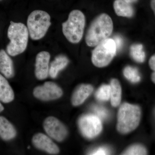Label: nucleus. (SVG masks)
Segmentation results:
<instances>
[{
    "instance_id": "1",
    "label": "nucleus",
    "mask_w": 155,
    "mask_h": 155,
    "mask_svg": "<svg viewBox=\"0 0 155 155\" xmlns=\"http://www.w3.org/2000/svg\"><path fill=\"white\" fill-rule=\"evenodd\" d=\"M113 20L108 14H102L96 17L89 27L85 41L90 47H95L109 38L113 32Z\"/></svg>"
},
{
    "instance_id": "21",
    "label": "nucleus",
    "mask_w": 155,
    "mask_h": 155,
    "mask_svg": "<svg viewBox=\"0 0 155 155\" xmlns=\"http://www.w3.org/2000/svg\"><path fill=\"white\" fill-rule=\"evenodd\" d=\"M96 98L100 101H105L110 98V85L103 84L95 93Z\"/></svg>"
},
{
    "instance_id": "22",
    "label": "nucleus",
    "mask_w": 155,
    "mask_h": 155,
    "mask_svg": "<svg viewBox=\"0 0 155 155\" xmlns=\"http://www.w3.org/2000/svg\"><path fill=\"white\" fill-rule=\"evenodd\" d=\"M147 154L146 149L143 146L140 144H135L128 148L122 154L143 155H146Z\"/></svg>"
},
{
    "instance_id": "15",
    "label": "nucleus",
    "mask_w": 155,
    "mask_h": 155,
    "mask_svg": "<svg viewBox=\"0 0 155 155\" xmlns=\"http://www.w3.org/2000/svg\"><path fill=\"white\" fill-rule=\"evenodd\" d=\"M14 98L13 89L5 78L0 74V101L3 103H9Z\"/></svg>"
},
{
    "instance_id": "12",
    "label": "nucleus",
    "mask_w": 155,
    "mask_h": 155,
    "mask_svg": "<svg viewBox=\"0 0 155 155\" xmlns=\"http://www.w3.org/2000/svg\"><path fill=\"white\" fill-rule=\"evenodd\" d=\"M93 90V87L90 84H82L79 85L72 94V105L78 106L82 104L90 95Z\"/></svg>"
},
{
    "instance_id": "18",
    "label": "nucleus",
    "mask_w": 155,
    "mask_h": 155,
    "mask_svg": "<svg viewBox=\"0 0 155 155\" xmlns=\"http://www.w3.org/2000/svg\"><path fill=\"white\" fill-rule=\"evenodd\" d=\"M110 99L112 105L116 107L119 105L121 101L122 88L119 81L113 79L111 81Z\"/></svg>"
},
{
    "instance_id": "10",
    "label": "nucleus",
    "mask_w": 155,
    "mask_h": 155,
    "mask_svg": "<svg viewBox=\"0 0 155 155\" xmlns=\"http://www.w3.org/2000/svg\"><path fill=\"white\" fill-rule=\"evenodd\" d=\"M51 58L49 53L43 51L38 53L35 59V75L38 80H44L49 74V64Z\"/></svg>"
},
{
    "instance_id": "9",
    "label": "nucleus",
    "mask_w": 155,
    "mask_h": 155,
    "mask_svg": "<svg viewBox=\"0 0 155 155\" xmlns=\"http://www.w3.org/2000/svg\"><path fill=\"white\" fill-rule=\"evenodd\" d=\"M43 126L48 135L56 141H62L67 137V128L55 117L49 116L47 118L44 122Z\"/></svg>"
},
{
    "instance_id": "17",
    "label": "nucleus",
    "mask_w": 155,
    "mask_h": 155,
    "mask_svg": "<svg viewBox=\"0 0 155 155\" xmlns=\"http://www.w3.org/2000/svg\"><path fill=\"white\" fill-rule=\"evenodd\" d=\"M69 60L66 56L61 55L57 56L50 65L49 74L52 78H56L58 73L68 65Z\"/></svg>"
},
{
    "instance_id": "8",
    "label": "nucleus",
    "mask_w": 155,
    "mask_h": 155,
    "mask_svg": "<svg viewBox=\"0 0 155 155\" xmlns=\"http://www.w3.org/2000/svg\"><path fill=\"white\" fill-rule=\"evenodd\" d=\"M33 93L34 96L38 99L50 101L61 97L63 95V91L56 83L47 81L41 86L35 87Z\"/></svg>"
},
{
    "instance_id": "14",
    "label": "nucleus",
    "mask_w": 155,
    "mask_h": 155,
    "mask_svg": "<svg viewBox=\"0 0 155 155\" xmlns=\"http://www.w3.org/2000/svg\"><path fill=\"white\" fill-rule=\"evenodd\" d=\"M17 135L14 125L5 117L0 116V137L5 140L13 139Z\"/></svg>"
},
{
    "instance_id": "27",
    "label": "nucleus",
    "mask_w": 155,
    "mask_h": 155,
    "mask_svg": "<svg viewBox=\"0 0 155 155\" xmlns=\"http://www.w3.org/2000/svg\"><path fill=\"white\" fill-rule=\"evenodd\" d=\"M150 5L151 8L155 14V0H151L150 2Z\"/></svg>"
},
{
    "instance_id": "16",
    "label": "nucleus",
    "mask_w": 155,
    "mask_h": 155,
    "mask_svg": "<svg viewBox=\"0 0 155 155\" xmlns=\"http://www.w3.org/2000/svg\"><path fill=\"white\" fill-rule=\"evenodd\" d=\"M114 8L117 16L126 17H131L133 16L134 11L131 4L124 0H115Z\"/></svg>"
},
{
    "instance_id": "13",
    "label": "nucleus",
    "mask_w": 155,
    "mask_h": 155,
    "mask_svg": "<svg viewBox=\"0 0 155 155\" xmlns=\"http://www.w3.org/2000/svg\"><path fill=\"white\" fill-rule=\"evenodd\" d=\"M0 72L8 78L14 77V75L13 61L4 49L0 50Z\"/></svg>"
},
{
    "instance_id": "6",
    "label": "nucleus",
    "mask_w": 155,
    "mask_h": 155,
    "mask_svg": "<svg viewBox=\"0 0 155 155\" xmlns=\"http://www.w3.org/2000/svg\"><path fill=\"white\" fill-rule=\"evenodd\" d=\"M117 49L113 39L108 38L96 46L92 53L91 61L96 67H105L116 55Z\"/></svg>"
},
{
    "instance_id": "23",
    "label": "nucleus",
    "mask_w": 155,
    "mask_h": 155,
    "mask_svg": "<svg viewBox=\"0 0 155 155\" xmlns=\"http://www.w3.org/2000/svg\"><path fill=\"white\" fill-rule=\"evenodd\" d=\"M93 110L95 116H97L100 119H106L108 116V111L102 107L96 106L94 107Z\"/></svg>"
},
{
    "instance_id": "28",
    "label": "nucleus",
    "mask_w": 155,
    "mask_h": 155,
    "mask_svg": "<svg viewBox=\"0 0 155 155\" xmlns=\"http://www.w3.org/2000/svg\"><path fill=\"white\" fill-rule=\"evenodd\" d=\"M124 1L127 2L131 4V3L136 2L137 0H124Z\"/></svg>"
},
{
    "instance_id": "19",
    "label": "nucleus",
    "mask_w": 155,
    "mask_h": 155,
    "mask_svg": "<svg viewBox=\"0 0 155 155\" xmlns=\"http://www.w3.org/2000/svg\"><path fill=\"white\" fill-rule=\"evenodd\" d=\"M130 54L134 60L138 63H143L145 59V53L143 50V46L140 44H135L131 46Z\"/></svg>"
},
{
    "instance_id": "24",
    "label": "nucleus",
    "mask_w": 155,
    "mask_h": 155,
    "mask_svg": "<svg viewBox=\"0 0 155 155\" xmlns=\"http://www.w3.org/2000/svg\"><path fill=\"white\" fill-rule=\"evenodd\" d=\"M149 64L150 68L153 71L152 74L151 79L153 82L155 84V54L152 56L150 58Z\"/></svg>"
},
{
    "instance_id": "31",
    "label": "nucleus",
    "mask_w": 155,
    "mask_h": 155,
    "mask_svg": "<svg viewBox=\"0 0 155 155\" xmlns=\"http://www.w3.org/2000/svg\"><path fill=\"white\" fill-rule=\"evenodd\" d=\"M0 1H1V0H0Z\"/></svg>"
},
{
    "instance_id": "4",
    "label": "nucleus",
    "mask_w": 155,
    "mask_h": 155,
    "mask_svg": "<svg viewBox=\"0 0 155 155\" xmlns=\"http://www.w3.org/2000/svg\"><path fill=\"white\" fill-rule=\"evenodd\" d=\"M85 24V16L81 11H71L67 21L62 24L64 36L71 43H78L83 37Z\"/></svg>"
},
{
    "instance_id": "2",
    "label": "nucleus",
    "mask_w": 155,
    "mask_h": 155,
    "mask_svg": "<svg viewBox=\"0 0 155 155\" xmlns=\"http://www.w3.org/2000/svg\"><path fill=\"white\" fill-rule=\"evenodd\" d=\"M28 28L21 22L11 21L8 30L10 42L6 47L9 55L15 57L24 52L28 43Z\"/></svg>"
},
{
    "instance_id": "20",
    "label": "nucleus",
    "mask_w": 155,
    "mask_h": 155,
    "mask_svg": "<svg viewBox=\"0 0 155 155\" xmlns=\"http://www.w3.org/2000/svg\"><path fill=\"white\" fill-rule=\"evenodd\" d=\"M123 74L127 80L133 83H137L140 80L139 72L137 69L134 67H126L124 69Z\"/></svg>"
},
{
    "instance_id": "3",
    "label": "nucleus",
    "mask_w": 155,
    "mask_h": 155,
    "mask_svg": "<svg viewBox=\"0 0 155 155\" xmlns=\"http://www.w3.org/2000/svg\"><path fill=\"white\" fill-rule=\"evenodd\" d=\"M141 118V110L138 106L124 103L120 107L118 114L117 130L125 134L137 127Z\"/></svg>"
},
{
    "instance_id": "26",
    "label": "nucleus",
    "mask_w": 155,
    "mask_h": 155,
    "mask_svg": "<svg viewBox=\"0 0 155 155\" xmlns=\"http://www.w3.org/2000/svg\"><path fill=\"white\" fill-rule=\"evenodd\" d=\"M91 155H107L109 154V151L105 148H100L94 152L92 153Z\"/></svg>"
},
{
    "instance_id": "7",
    "label": "nucleus",
    "mask_w": 155,
    "mask_h": 155,
    "mask_svg": "<svg viewBox=\"0 0 155 155\" xmlns=\"http://www.w3.org/2000/svg\"><path fill=\"white\" fill-rule=\"evenodd\" d=\"M78 125L83 135L89 139L96 137L102 130L101 119L95 115L82 116L79 119Z\"/></svg>"
},
{
    "instance_id": "30",
    "label": "nucleus",
    "mask_w": 155,
    "mask_h": 155,
    "mask_svg": "<svg viewBox=\"0 0 155 155\" xmlns=\"http://www.w3.org/2000/svg\"><path fill=\"white\" fill-rule=\"evenodd\" d=\"M30 148V146H28V149H29V148Z\"/></svg>"
},
{
    "instance_id": "5",
    "label": "nucleus",
    "mask_w": 155,
    "mask_h": 155,
    "mask_svg": "<svg viewBox=\"0 0 155 155\" xmlns=\"http://www.w3.org/2000/svg\"><path fill=\"white\" fill-rule=\"evenodd\" d=\"M51 17L46 11L35 10L28 17L27 28L30 37L38 40L45 35L51 25Z\"/></svg>"
},
{
    "instance_id": "25",
    "label": "nucleus",
    "mask_w": 155,
    "mask_h": 155,
    "mask_svg": "<svg viewBox=\"0 0 155 155\" xmlns=\"http://www.w3.org/2000/svg\"><path fill=\"white\" fill-rule=\"evenodd\" d=\"M115 44H116L117 51H119L122 48V44H123V41L122 38L119 35H116L114 36V39Z\"/></svg>"
},
{
    "instance_id": "11",
    "label": "nucleus",
    "mask_w": 155,
    "mask_h": 155,
    "mask_svg": "<svg viewBox=\"0 0 155 155\" xmlns=\"http://www.w3.org/2000/svg\"><path fill=\"white\" fill-rule=\"evenodd\" d=\"M35 147L51 154H57L60 151L59 147L50 137L42 133L35 134L32 139Z\"/></svg>"
},
{
    "instance_id": "29",
    "label": "nucleus",
    "mask_w": 155,
    "mask_h": 155,
    "mask_svg": "<svg viewBox=\"0 0 155 155\" xmlns=\"http://www.w3.org/2000/svg\"><path fill=\"white\" fill-rule=\"evenodd\" d=\"M4 110V107H3L2 104H1V102H0V113L1 112H2L3 110Z\"/></svg>"
}]
</instances>
